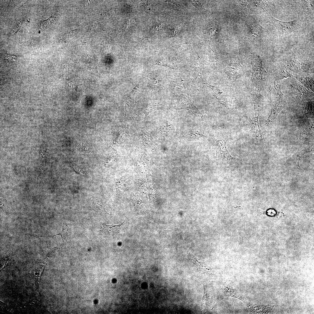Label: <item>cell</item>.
Segmentation results:
<instances>
[{
	"label": "cell",
	"instance_id": "1",
	"mask_svg": "<svg viewBox=\"0 0 314 314\" xmlns=\"http://www.w3.org/2000/svg\"><path fill=\"white\" fill-rule=\"evenodd\" d=\"M267 21L273 24L278 30L283 33H290L296 31L303 26V22L300 19L291 21H282L279 20L268 14L266 16Z\"/></svg>",
	"mask_w": 314,
	"mask_h": 314
},
{
	"label": "cell",
	"instance_id": "2",
	"mask_svg": "<svg viewBox=\"0 0 314 314\" xmlns=\"http://www.w3.org/2000/svg\"><path fill=\"white\" fill-rule=\"evenodd\" d=\"M207 138L219 159L229 161L234 159L230 154L226 148L227 138L218 140L215 138L213 131L209 133Z\"/></svg>",
	"mask_w": 314,
	"mask_h": 314
},
{
	"label": "cell",
	"instance_id": "3",
	"mask_svg": "<svg viewBox=\"0 0 314 314\" xmlns=\"http://www.w3.org/2000/svg\"><path fill=\"white\" fill-rule=\"evenodd\" d=\"M206 84L212 89L213 96L218 100L220 103L227 109L229 110L231 106L230 98L231 90L229 87L226 85L215 86L207 83Z\"/></svg>",
	"mask_w": 314,
	"mask_h": 314
},
{
	"label": "cell",
	"instance_id": "4",
	"mask_svg": "<svg viewBox=\"0 0 314 314\" xmlns=\"http://www.w3.org/2000/svg\"><path fill=\"white\" fill-rule=\"evenodd\" d=\"M285 61L286 65L289 69L294 72H308L310 66L299 60L295 56H291Z\"/></svg>",
	"mask_w": 314,
	"mask_h": 314
},
{
	"label": "cell",
	"instance_id": "5",
	"mask_svg": "<svg viewBox=\"0 0 314 314\" xmlns=\"http://www.w3.org/2000/svg\"><path fill=\"white\" fill-rule=\"evenodd\" d=\"M224 72L226 79L230 82H234L242 75L240 65L236 63L229 64L224 69Z\"/></svg>",
	"mask_w": 314,
	"mask_h": 314
},
{
	"label": "cell",
	"instance_id": "6",
	"mask_svg": "<svg viewBox=\"0 0 314 314\" xmlns=\"http://www.w3.org/2000/svg\"><path fill=\"white\" fill-rule=\"evenodd\" d=\"M282 99H278L272 103L271 112L266 120V124H272L275 122L278 114L284 107Z\"/></svg>",
	"mask_w": 314,
	"mask_h": 314
},
{
	"label": "cell",
	"instance_id": "7",
	"mask_svg": "<svg viewBox=\"0 0 314 314\" xmlns=\"http://www.w3.org/2000/svg\"><path fill=\"white\" fill-rule=\"evenodd\" d=\"M255 116L251 119L250 118L251 131L257 139L261 142H263V135L260 129L258 122L259 112H256L255 108Z\"/></svg>",
	"mask_w": 314,
	"mask_h": 314
},
{
	"label": "cell",
	"instance_id": "8",
	"mask_svg": "<svg viewBox=\"0 0 314 314\" xmlns=\"http://www.w3.org/2000/svg\"><path fill=\"white\" fill-rule=\"evenodd\" d=\"M124 224V222L119 225L103 224V229L99 231L106 237H112L119 233L121 228L123 225Z\"/></svg>",
	"mask_w": 314,
	"mask_h": 314
},
{
	"label": "cell",
	"instance_id": "9",
	"mask_svg": "<svg viewBox=\"0 0 314 314\" xmlns=\"http://www.w3.org/2000/svg\"><path fill=\"white\" fill-rule=\"evenodd\" d=\"M203 137L207 138L205 135L204 131L200 128H194L189 132L187 138L189 140H193Z\"/></svg>",
	"mask_w": 314,
	"mask_h": 314
},
{
	"label": "cell",
	"instance_id": "10",
	"mask_svg": "<svg viewBox=\"0 0 314 314\" xmlns=\"http://www.w3.org/2000/svg\"><path fill=\"white\" fill-rule=\"evenodd\" d=\"M195 267L197 270L200 273L205 275H209L211 272L210 267L201 262L199 261L197 259H195Z\"/></svg>",
	"mask_w": 314,
	"mask_h": 314
},
{
	"label": "cell",
	"instance_id": "11",
	"mask_svg": "<svg viewBox=\"0 0 314 314\" xmlns=\"http://www.w3.org/2000/svg\"><path fill=\"white\" fill-rule=\"evenodd\" d=\"M211 298L210 292L205 288L201 303L202 311H205L207 309L210 305Z\"/></svg>",
	"mask_w": 314,
	"mask_h": 314
},
{
	"label": "cell",
	"instance_id": "12",
	"mask_svg": "<svg viewBox=\"0 0 314 314\" xmlns=\"http://www.w3.org/2000/svg\"><path fill=\"white\" fill-rule=\"evenodd\" d=\"M296 78L306 87L314 92L313 80L311 77L303 76H296Z\"/></svg>",
	"mask_w": 314,
	"mask_h": 314
},
{
	"label": "cell",
	"instance_id": "13",
	"mask_svg": "<svg viewBox=\"0 0 314 314\" xmlns=\"http://www.w3.org/2000/svg\"><path fill=\"white\" fill-rule=\"evenodd\" d=\"M70 234V230L68 227L65 225L63 226L62 231L58 234L54 236H40L38 237H53L57 235H60L62 238L63 241H64L67 238L69 237Z\"/></svg>",
	"mask_w": 314,
	"mask_h": 314
},
{
	"label": "cell",
	"instance_id": "14",
	"mask_svg": "<svg viewBox=\"0 0 314 314\" xmlns=\"http://www.w3.org/2000/svg\"><path fill=\"white\" fill-rule=\"evenodd\" d=\"M281 83L280 81L275 79L274 82V87L278 96L281 98H282L283 94L282 93L281 89Z\"/></svg>",
	"mask_w": 314,
	"mask_h": 314
},
{
	"label": "cell",
	"instance_id": "15",
	"mask_svg": "<svg viewBox=\"0 0 314 314\" xmlns=\"http://www.w3.org/2000/svg\"><path fill=\"white\" fill-rule=\"evenodd\" d=\"M78 148L83 151H88L90 150L89 149L90 148V146L86 142H84L83 141L80 142L78 143Z\"/></svg>",
	"mask_w": 314,
	"mask_h": 314
},
{
	"label": "cell",
	"instance_id": "16",
	"mask_svg": "<svg viewBox=\"0 0 314 314\" xmlns=\"http://www.w3.org/2000/svg\"><path fill=\"white\" fill-rule=\"evenodd\" d=\"M22 22V21H19L16 23L9 33V36L14 34L19 29L21 25Z\"/></svg>",
	"mask_w": 314,
	"mask_h": 314
},
{
	"label": "cell",
	"instance_id": "17",
	"mask_svg": "<svg viewBox=\"0 0 314 314\" xmlns=\"http://www.w3.org/2000/svg\"><path fill=\"white\" fill-rule=\"evenodd\" d=\"M292 75L288 72L283 71L279 74L278 76L277 77V78L276 79L280 80L283 78L290 77Z\"/></svg>",
	"mask_w": 314,
	"mask_h": 314
},
{
	"label": "cell",
	"instance_id": "18",
	"mask_svg": "<svg viewBox=\"0 0 314 314\" xmlns=\"http://www.w3.org/2000/svg\"><path fill=\"white\" fill-rule=\"evenodd\" d=\"M6 58L8 60V61H15L17 59V57L11 55H6Z\"/></svg>",
	"mask_w": 314,
	"mask_h": 314
},
{
	"label": "cell",
	"instance_id": "19",
	"mask_svg": "<svg viewBox=\"0 0 314 314\" xmlns=\"http://www.w3.org/2000/svg\"><path fill=\"white\" fill-rule=\"evenodd\" d=\"M276 213L275 211L273 210H270L267 211V213L271 215H273Z\"/></svg>",
	"mask_w": 314,
	"mask_h": 314
}]
</instances>
